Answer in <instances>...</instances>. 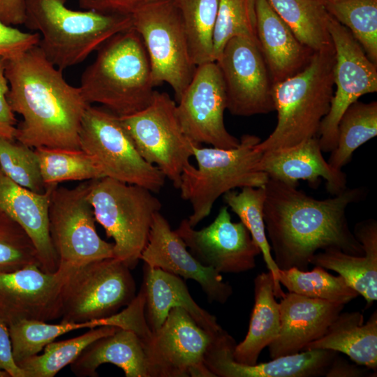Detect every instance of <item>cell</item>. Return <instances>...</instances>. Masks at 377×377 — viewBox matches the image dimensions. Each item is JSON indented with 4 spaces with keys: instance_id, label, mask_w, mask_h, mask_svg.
<instances>
[{
    "instance_id": "cell-1",
    "label": "cell",
    "mask_w": 377,
    "mask_h": 377,
    "mask_svg": "<svg viewBox=\"0 0 377 377\" xmlns=\"http://www.w3.org/2000/svg\"><path fill=\"white\" fill-rule=\"evenodd\" d=\"M265 187L266 235L279 269L306 270L313 256L328 249L364 255L346 216L348 207L365 196L363 187L346 188L322 200L269 178Z\"/></svg>"
},
{
    "instance_id": "cell-2",
    "label": "cell",
    "mask_w": 377,
    "mask_h": 377,
    "mask_svg": "<svg viewBox=\"0 0 377 377\" xmlns=\"http://www.w3.org/2000/svg\"><path fill=\"white\" fill-rule=\"evenodd\" d=\"M63 71L38 46L6 59L8 103L22 117L15 140L32 148L79 149V133L89 104Z\"/></svg>"
},
{
    "instance_id": "cell-3",
    "label": "cell",
    "mask_w": 377,
    "mask_h": 377,
    "mask_svg": "<svg viewBox=\"0 0 377 377\" xmlns=\"http://www.w3.org/2000/svg\"><path fill=\"white\" fill-rule=\"evenodd\" d=\"M86 68L79 88L89 103H100L121 117L146 108L154 90L142 40L131 27L105 40Z\"/></svg>"
},
{
    "instance_id": "cell-4",
    "label": "cell",
    "mask_w": 377,
    "mask_h": 377,
    "mask_svg": "<svg viewBox=\"0 0 377 377\" xmlns=\"http://www.w3.org/2000/svg\"><path fill=\"white\" fill-rule=\"evenodd\" d=\"M335 50L333 43L313 52L308 64L295 75L272 87L276 125L255 145L267 151L290 147L318 137L334 95Z\"/></svg>"
},
{
    "instance_id": "cell-5",
    "label": "cell",
    "mask_w": 377,
    "mask_h": 377,
    "mask_svg": "<svg viewBox=\"0 0 377 377\" xmlns=\"http://www.w3.org/2000/svg\"><path fill=\"white\" fill-rule=\"evenodd\" d=\"M66 0H25L24 25L40 34L38 47L63 71L81 62L108 38L132 26L131 15L73 10Z\"/></svg>"
},
{
    "instance_id": "cell-6",
    "label": "cell",
    "mask_w": 377,
    "mask_h": 377,
    "mask_svg": "<svg viewBox=\"0 0 377 377\" xmlns=\"http://www.w3.org/2000/svg\"><path fill=\"white\" fill-rule=\"evenodd\" d=\"M260 141L256 135L245 134L232 149L193 145L197 166L190 163L184 168L179 187L182 199L191 207L186 219L191 227L207 218L215 202L228 191L265 186L268 177L256 168L263 153L255 145Z\"/></svg>"
},
{
    "instance_id": "cell-7",
    "label": "cell",
    "mask_w": 377,
    "mask_h": 377,
    "mask_svg": "<svg viewBox=\"0 0 377 377\" xmlns=\"http://www.w3.org/2000/svg\"><path fill=\"white\" fill-rule=\"evenodd\" d=\"M147 188L104 177L89 182L87 199L95 219L114 240L113 257L131 269L140 260L162 204Z\"/></svg>"
},
{
    "instance_id": "cell-8",
    "label": "cell",
    "mask_w": 377,
    "mask_h": 377,
    "mask_svg": "<svg viewBox=\"0 0 377 377\" xmlns=\"http://www.w3.org/2000/svg\"><path fill=\"white\" fill-rule=\"evenodd\" d=\"M63 269L66 274L61 290V322L108 318L127 306L136 296L131 269L116 258Z\"/></svg>"
},
{
    "instance_id": "cell-9",
    "label": "cell",
    "mask_w": 377,
    "mask_h": 377,
    "mask_svg": "<svg viewBox=\"0 0 377 377\" xmlns=\"http://www.w3.org/2000/svg\"><path fill=\"white\" fill-rule=\"evenodd\" d=\"M80 147L94 158L105 177L159 192L165 177L137 150L120 117L89 105L79 133Z\"/></svg>"
},
{
    "instance_id": "cell-10",
    "label": "cell",
    "mask_w": 377,
    "mask_h": 377,
    "mask_svg": "<svg viewBox=\"0 0 377 377\" xmlns=\"http://www.w3.org/2000/svg\"><path fill=\"white\" fill-rule=\"evenodd\" d=\"M131 16L146 49L154 86L168 83L177 102L196 68L178 8L173 0H165L143 6Z\"/></svg>"
},
{
    "instance_id": "cell-11",
    "label": "cell",
    "mask_w": 377,
    "mask_h": 377,
    "mask_svg": "<svg viewBox=\"0 0 377 377\" xmlns=\"http://www.w3.org/2000/svg\"><path fill=\"white\" fill-rule=\"evenodd\" d=\"M120 119L140 156L157 167L179 189L195 144L181 128L176 102L166 92L155 91L146 108Z\"/></svg>"
},
{
    "instance_id": "cell-12",
    "label": "cell",
    "mask_w": 377,
    "mask_h": 377,
    "mask_svg": "<svg viewBox=\"0 0 377 377\" xmlns=\"http://www.w3.org/2000/svg\"><path fill=\"white\" fill-rule=\"evenodd\" d=\"M89 182L73 188L55 186L49 205V230L59 267L73 268L113 257V243L98 235L88 199ZM58 267V268H59Z\"/></svg>"
},
{
    "instance_id": "cell-13",
    "label": "cell",
    "mask_w": 377,
    "mask_h": 377,
    "mask_svg": "<svg viewBox=\"0 0 377 377\" xmlns=\"http://www.w3.org/2000/svg\"><path fill=\"white\" fill-rule=\"evenodd\" d=\"M217 333L205 330L184 309H170L159 328L149 329L139 337L149 377H214L204 356Z\"/></svg>"
},
{
    "instance_id": "cell-14",
    "label": "cell",
    "mask_w": 377,
    "mask_h": 377,
    "mask_svg": "<svg viewBox=\"0 0 377 377\" xmlns=\"http://www.w3.org/2000/svg\"><path fill=\"white\" fill-rule=\"evenodd\" d=\"M327 27L335 50L336 90L318 135L324 152H330L336 147L339 121L348 106L360 96L377 91V65L368 58L349 30L331 15Z\"/></svg>"
},
{
    "instance_id": "cell-15",
    "label": "cell",
    "mask_w": 377,
    "mask_h": 377,
    "mask_svg": "<svg viewBox=\"0 0 377 377\" xmlns=\"http://www.w3.org/2000/svg\"><path fill=\"white\" fill-rule=\"evenodd\" d=\"M227 109L224 84L216 61L197 66L193 76L176 102V114L184 134L195 145L232 149L239 140L224 124Z\"/></svg>"
},
{
    "instance_id": "cell-16",
    "label": "cell",
    "mask_w": 377,
    "mask_h": 377,
    "mask_svg": "<svg viewBox=\"0 0 377 377\" xmlns=\"http://www.w3.org/2000/svg\"><path fill=\"white\" fill-rule=\"evenodd\" d=\"M216 63L224 84L227 109L232 115L250 117L274 110L273 82L256 41L232 38Z\"/></svg>"
},
{
    "instance_id": "cell-17",
    "label": "cell",
    "mask_w": 377,
    "mask_h": 377,
    "mask_svg": "<svg viewBox=\"0 0 377 377\" xmlns=\"http://www.w3.org/2000/svg\"><path fill=\"white\" fill-rule=\"evenodd\" d=\"M175 232L191 254L203 265L219 273L239 274L256 267L258 246L241 222H232L228 207L223 206L207 226L195 230L183 219Z\"/></svg>"
},
{
    "instance_id": "cell-18",
    "label": "cell",
    "mask_w": 377,
    "mask_h": 377,
    "mask_svg": "<svg viewBox=\"0 0 377 377\" xmlns=\"http://www.w3.org/2000/svg\"><path fill=\"white\" fill-rule=\"evenodd\" d=\"M66 274L30 265L0 272V319L8 326L22 320L48 322L61 317V290Z\"/></svg>"
},
{
    "instance_id": "cell-19",
    "label": "cell",
    "mask_w": 377,
    "mask_h": 377,
    "mask_svg": "<svg viewBox=\"0 0 377 377\" xmlns=\"http://www.w3.org/2000/svg\"><path fill=\"white\" fill-rule=\"evenodd\" d=\"M235 340L226 331L214 337L204 356L214 377H316L325 374L337 352L311 349L273 358L255 364L237 362L233 358Z\"/></svg>"
},
{
    "instance_id": "cell-20",
    "label": "cell",
    "mask_w": 377,
    "mask_h": 377,
    "mask_svg": "<svg viewBox=\"0 0 377 377\" xmlns=\"http://www.w3.org/2000/svg\"><path fill=\"white\" fill-rule=\"evenodd\" d=\"M140 260L184 279L196 281L209 302L224 304L232 294V286L223 281L221 273L203 265L187 250L185 242L171 229L160 212L154 216Z\"/></svg>"
},
{
    "instance_id": "cell-21",
    "label": "cell",
    "mask_w": 377,
    "mask_h": 377,
    "mask_svg": "<svg viewBox=\"0 0 377 377\" xmlns=\"http://www.w3.org/2000/svg\"><path fill=\"white\" fill-rule=\"evenodd\" d=\"M318 137L297 145L267 151L257 164L258 171L268 178L297 186L300 180L307 181L313 187L323 179L327 191L335 195L347 188L346 175L325 161Z\"/></svg>"
},
{
    "instance_id": "cell-22",
    "label": "cell",
    "mask_w": 377,
    "mask_h": 377,
    "mask_svg": "<svg viewBox=\"0 0 377 377\" xmlns=\"http://www.w3.org/2000/svg\"><path fill=\"white\" fill-rule=\"evenodd\" d=\"M344 305L293 293L286 294L279 302V335L268 346L270 357L302 351L308 343L325 334Z\"/></svg>"
},
{
    "instance_id": "cell-23",
    "label": "cell",
    "mask_w": 377,
    "mask_h": 377,
    "mask_svg": "<svg viewBox=\"0 0 377 377\" xmlns=\"http://www.w3.org/2000/svg\"><path fill=\"white\" fill-rule=\"evenodd\" d=\"M57 185H47L45 193H37L11 180L0 168V211L26 231L36 249L40 268L47 273H54L59 267L49 230L50 196Z\"/></svg>"
},
{
    "instance_id": "cell-24",
    "label": "cell",
    "mask_w": 377,
    "mask_h": 377,
    "mask_svg": "<svg viewBox=\"0 0 377 377\" xmlns=\"http://www.w3.org/2000/svg\"><path fill=\"white\" fill-rule=\"evenodd\" d=\"M256 36L273 84L309 63L313 51L304 45L267 0H256Z\"/></svg>"
},
{
    "instance_id": "cell-25",
    "label": "cell",
    "mask_w": 377,
    "mask_h": 377,
    "mask_svg": "<svg viewBox=\"0 0 377 377\" xmlns=\"http://www.w3.org/2000/svg\"><path fill=\"white\" fill-rule=\"evenodd\" d=\"M145 297V315L151 330L159 328L170 309H184L205 330L217 333L223 330L216 318L193 299L182 279L144 263L140 287Z\"/></svg>"
},
{
    "instance_id": "cell-26",
    "label": "cell",
    "mask_w": 377,
    "mask_h": 377,
    "mask_svg": "<svg viewBox=\"0 0 377 377\" xmlns=\"http://www.w3.org/2000/svg\"><path fill=\"white\" fill-rule=\"evenodd\" d=\"M353 234L364 255L355 256L328 249L315 253L310 264L330 269L342 276L366 300V309L377 300V222L374 219L356 223Z\"/></svg>"
},
{
    "instance_id": "cell-27",
    "label": "cell",
    "mask_w": 377,
    "mask_h": 377,
    "mask_svg": "<svg viewBox=\"0 0 377 377\" xmlns=\"http://www.w3.org/2000/svg\"><path fill=\"white\" fill-rule=\"evenodd\" d=\"M112 364L126 377H149L147 357L142 341L133 331L119 328L112 334L89 343L70 364L79 377H97V369Z\"/></svg>"
},
{
    "instance_id": "cell-28",
    "label": "cell",
    "mask_w": 377,
    "mask_h": 377,
    "mask_svg": "<svg viewBox=\"0 0 377 377\" xmlns=\"http://www.w3.org/2000/svg\"><path fill=\"white\" fill-rule=\"evenodd\" d=\"M326 349L347 355L355 364L376 371L377 312L364 323L359 311L340 313L320 338L303 350Z\"/></svg>"
},
{
    "instance_id": "cell-29",
    "label": "cell",
    "mask_w": 377,
    "mask_h": 377,
    "mask_svg": "<svg viewBox=\"0 0 377 377\" xmlns=\"http://www.w3.org/2000/svg\"><path fill=\"white\" fill-rule=\"evenodd\" d=\"M280 326L273 276L269 271L262 272L254 279V305L248 332L244 340L236 344L234 360L244 364H256L262 350L278 337Z\"/></svg>"
},
{
    "instance_id": "cell-30",
    "label": "cell",
    "mask_w": 377,
    "mask_h": 377,
    "mask_svg": "<svg viewBox=\"0 0 377 377\" xmlns=\"http://www.w3.org/2000/svg\"><path fill=\"white\" fill-rule=\"evenodd\" d=\"M265 198V186H245L239 191L232 190L223 195L226 206L238 216L258 246L267 268L273 276L274 295L281 299L286 293L279 281V269L272 257L265 230L263 212Z\"/></svg>"
},
{
    "instance_id": "cell-31",
    "label": "cell",
    "mask_w": 377,
    "mask_h": 377,
    "mask_svg": "<svg viewBox=\"0 0 377 377\" xmlns=\"http://www.w3.org/2000/svg\"><path fill=\"white\" fill-rule=\"evenodd\" d=\"M296 38L313 52L332 43L322 0H267Z\"/></svg>"
},
{
    "instance_id": "cell-32",
    "label": "cell",
    "mask_w": 377,
    "mask_h": 377,
    "mask_svg": "<svg viewBox=\"0 0 377 377\" xmlns=\"http://www.w3.org/2000/svg\"><path fill=\"white\" fill-rule=\"evenodd\" d=\"M377 135V102L355 101L343 113L337 128V142L327 162L342 170L354 151Z\"/></svg>"
},
{
    "instance_id": "cell-33",
    "label": "cell",
    "mask_w": 377,
    "mask_h": 377,
    "mask_svg": "<svg viewBox=\"0 0 377 377\" xmlns=\"http://www.w3.org/2000/svg\"><path fill=\"white\" fill-rule=\"evenodd\" d=\"M178 8L195 66L214 61L213 36L220 0H173Z\"/></svg>"
},
{
    "instance_id": "cell-34",
    "label": "cell",
    "mask_w": 377,
    "mask_h": 377,
    "mask_svg": "<svg viewBox=\"0 0 377 377\" xmlns=\"http://www.w3.org/2000/svg\"><path fill=\"white\" fill-rule=\"evenodd\" d=\"M119 327L110 325L91 328L82 335L60 341H52L44 347L41 355L27 357L17 364L27 377H54L71 364L91 342L115 332Z\"/></svg>"
},
{
    "instance_id": "cell-35",
    "label": "cell",
    "mask_w": 377,
    "mask_h": 377,
    "mask_svg": "<svg viewBox=\"0 0 377 377\" xmlns=\"http://www.w3.org/2000/svg\"><path fill=\"white\" fill-rule=\"evenodd\" d=\"M279 281L289 293L343 304L360 295L342 276H334L317 265L311 271L279 269Z\"/></svg>"
},
{
    "instance_id": "cell-36",
    "label": "cell",
    "mask_w": 377,
    "mask_h": 377,
    "mask_svg": "<svg viewBox=\"0 0 377 377\" xmlns=\"http://www.w3.org/2000/svg\"><path fill=\"white\" fill-rule=\"evenodd\" d=\"M46 186L66 181H91L105 175L93 157L81 149L35 148Z\"/></svg>"
},
{
    "instance_id": "cell-37",
    "label": "cell",
    "mask_w": 377,
    "mask_h": 377,
    "mask_svg": "<svg viewBox=\"0 0 377 377\" xmlns=\"http://www.w3.org/2000/svg\"><path fill=\"white\" fill-rule=\"evenodd\" d=\"M327 11L346 27L377 65V0H322Z\"/></svg>"
},
{
    "instance_id": "cell-38",
    "label": "cell",
    "mask_w": 377,
    "mask_h": 377,
    "mask_svg": "<svg viewBox=\"0 0 377 377\" xmlns=\"http://www.w3.org/2000/svg\"><path fill=\"white\" fill-rule=\"evenodd\" d=\"M241 36L257 41L256 0H220L213 36L214 61L226 43Z\"/></svg>"
},
{
    "instance_id": "cell-39",
    "label": "cell",
    "mask_w": 377,
    "mask_h": 377,
    "mask_svg": "<svg viewBox=\"0 0 377 377\" xmlns=\"http://www.w3.org/2000/svg\"><path fill=\"white\" fill-rule=\"evenodd\" d=\"M0 168L11 180L33 192L43 193L47 188L36 150L15 140L0 138Z\"/></svg>"
},
{
    "instance_id": "cell-40",
    "label": "cell",
    "mask_w": 377,
    "mask_h": 377,
    "mask_svg": "<svg viewBox=\"0 0 377 377\" xmlns=\"http://www.w3.org/2000/svg\"><path fill=\"white\" fill-rule=\"evenodd\" d=\"M30 265H39L34 243L15 220L0 211V272H11Z\"/></svg>"
},
{
    "instance_id": "cell-41",
    "label": "cell",
    "mask_w": 377,
    "mask_h": 377,
    "mask_svg": "<svg viewBox=\"0 0 377 377\" xmlns=\"http://www.w3.org/2000/svg\"><path fill=\"white\" fill-rule=\"evenodd\" d=\"M40 38L38 32H24L0 20V57L5 59L37 46Z\"/></svg>"
},
{
    "instance_id": "cell-42",
    "label": "cell",
    "mask_w": 377,
    "mask_h": 377,
    "mask_svg": "<svg viewBox=\"0 0 377 377\" xmlns=\"http://www.w3.org/2000/svg\"><path fill=\"white\" fill-rule=\"evenodd\" d=\"M6 59L0 57V138L15 140L17 119L7 98L9 84L5 74Z\"/></svg>"
},
{
    "instance_id": "cell-43",
    "label": "cell",
    "mask_w": 377,
    "mask_h": 377,
    "mask_svg": "<svg viewBox=\"0 0 377 377\" xmlns=\"http://www.w3.org/2000/svg\"><path fill=\"white\" fill-rule=\"evenodd\" d=\"M0 370L6 371L10 377H27L26 373L15 363L8 327L0 319Z\"/></svg>"
},
{
    "instance_id": "cell-44",
    "label": "cell",
    "mask_w": 377,
    "mask_h": 377,
    "mask_svg": "<svg viewBox=\"0 0 377 377\" xmlns=\"http://www.w3.org/2000/svg\"><path fill=\"white\" fill-rule=\"evenodd\" d=\"M25 0H0V20L9 26L24 24Z\"/></svg>"
},
{
    "instance_id": "cell-45",
    "label": "cell",
    "mask_w": 377,
    "mask_h": 377,
    "mask_svg": "<svg viewBox=\"0 0 377 377\" xmlns=\"http://www.w3.org/2000/svg\"><path fill=\"white\" fill-rule=\"evenodd\" d=\"M358 364L349 363L341 357L335 356L325 376L327 377H363L369 376L370 369Z\"/></svg>"
},
{
    "instance_id": "cell-46",
    "label": "cell",
    "mask_w": 377,
    "mask_h": 377,
    "mask_svg": "<svg viewBox=\"0 0 377 377\" xmlns=\"http://www.w3.org/2000/svg\"><path fill=\"white\" fill-rule=\"evenodd\" d=\"M165 0H108V12L131 15L136 10Z\"/></svg>"
},
{
    "instance_id": "cell-47",
    "label": "cell",
    "mask_w": 377,
    "mask_h": 377,
    "mask_svg": "<svg viewBox=\"0 0 377 377\" xmlns=\"http://www.w3.org/2000/svg\"><path fill=\"white\" fill-rule=\"evenodd\" d=\"M80 6L84 10L108 12V0H78Z\"/></svg>"
},
{
    "instance_id": "cell-48",
    "label": "cell",
    "mask_w": 377,
    "mask_h": 377,
    "mask_svg": "<svg viewBox=\"0 0 377 377\" xmlns=\"http://www.w3.org/2000/svg\"><path fill=\"white\" fill-rule=\"evenodd\" d=\"M0 377H10V376L6 371L0 370Z\"/></svg>"
}]
</instances>
